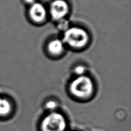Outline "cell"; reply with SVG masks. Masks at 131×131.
<instances>
[{
    "instance_id": "cell-8",
    "label": "cell",
    "mask_w": 131,
    "mask_h": 131,
    "mask_svg": "<svg viewBox=\"0 0 131 131\" xmlns=\"http://www.w3.org/2000/svg\"><path fill=\"white\" fill-rule=\"evenodd\" d=\"M57 107V103L54 101H49L46 103V107L47 109L54 112Z\"/></svg>"
},
{
    "instance_id": "cell-7",
    "label": "cell",
    "mask_w": 131,
    "mask_h": 131,
    "mask_svg": "<svg viewBox=\"0 0 131 131\" xmlns=\"http://www.w3.org/2000/svg\"><path fill=\"white\" fill-rule=\"evenodd\" d=\"M12 112V105L10 101L4 98H0V117H6Z\"/></svg>"
},
{
    "instance_id": "cell-12",
    "label": "cell",
    "mask_w": 131,
    "mask_h": 131,
    "mask_svg": "<svg viewBox=\"0 0 131 131\" xmlns=\"http://www.w3.org/2000/svg\"><path fill=\"white\" fill-rule=\"evenodd\" d=\"M67 131H71V130H67Z\"/></svg>"
},
{
    "instance_id": "cell-5",
    "label": "cell",
    "mask_w": 131,
    "mask_h": 131,
    "mask_svg": "<svg viewBox=\"0 0 131 131\" xmlns=\"http://www.w3.org/2000/svg\"><path fill=\"white\" fill-rule=\"evenodd\" d=\"M46 10L45 6L40 3H35L31 5L29 15L32 21L40 23L43 21L46 17Z\"/></svg>"
},
{
    "instance_id": "cell-3",
    "label": "cell",
    "mask_w": 131,
    "mask_h": 131,
    "mask_svg": "<svg viewBox=\"0 0 131 131\" xmlns=\"http://www.w3.org/2000/svg\"><path fill=\"white\" fill-rule=\"evenodd\" d=\"M94 90L92 80L85 76H80L73 80L70 85V91L74 96L84 99L90 96Z\"/></svg>"
},
{
    "instance_id": "cell-11",
    "label": "cell",
    "mask_w": 131,
    "mask_h": 131,
    "mask_svg": "<svg viewBox=\"0 0 131 131\" xmlns=\"http://www.w3.org/2000/svg\"><path fill=\"white\" fill-rule=\"evenodd\" d=\"M24 1L27 4H30V5H31L35 3V0H24Z\"/></svg>"
},
{
    "instance_id": "cell-4",
    "label": "cell",
    "mask_w": 131,
    "mask_h": 131,
    "mask_svg": "<svg viewBox=\"0 0 131 131\" xmlns=\"http://www.w3.org/2000/svg\"><path fill=\"white\" fill-rule=\"evenodd\" d=\"M69 6L64 0H54L51 4L50 13L52 19L55 20H61L68 15Z\"/></svg>"
},
{
    "instance_id": "cell-2",
    "label": "cell",
    "mask_w": 131,
    "mask_h": 131,
    "mask_svg": "<svg viewBox=\"0 0 131 131\" xmlns=\"http://www.w3.org/2000/svg\"><path fill=\"white\" fill-rule=\"evenodd\" d=\"M63 41L72 48L81 49L87 45L89 35L83 29L74 27L65 31Z\"/></svg>"
},
{
    "instance_id": "cell-9",
    "label": "cell",
    "mask_w": 131,
    "mask_h": 131,
    "mask_svg": "<svg viewBox=\"0 0 131 131\" xmlns=\"http://www.w3.org/2000/svg\"><path fill=\"white\" fill-rule=\"evenodd\" d=\"M85 71V68L83 66H78L74 69V73L79 76H83Z\"/></svg>"
},
{
    "instance_id": "cell-10",
    "label": "cell",
    "mask_w": 131,
    "mask_h": 131,
    "mask_svg": "<svg viewBox=\"0 0 131 131\" xmlns=\"http://www.w3.org/2000/svg\"><path fill=\"white\" fill-rule=\"evenodd\" d=\"M62 21H61L60 24L58 25L60 29L61 30H64L65 31L68 30V23L67 20H62Z\"/></svg>"
},
{
    "instance_id": "cell-1",
    "label": "cell",
    "mask_w": 131,
    "mask_h": 131,
    "mask_svg": "<svg viewBox=\"0 0 131 131\" xmlns=\"http://www.w3.org/2000/svg\"><path fill=\"white\" fill-rule=\"evenodd\" d=\"M68 123L63 114L51 112L41 119L38 126L39 131H67Z\"/></svg>"
},
{
    "instance_id": "cell-6",
    "label": "cell",
    "mask_w": 131,
    "mask_h": 131,
    "mask_svg": "<svg viewBox=\"0 0 131 131\" xmlns=\"http://www.w3.org/2000/svg\"><path fill=\"white\" fill-rule=\"evenodd\" d=\"M47 48L49 51L52 54L58 55L64 51V43L58 39L53 40L49 43Z\"/></svg>"
}]
</instances>
